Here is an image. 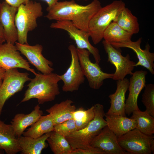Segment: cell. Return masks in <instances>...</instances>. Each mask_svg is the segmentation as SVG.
<instances>
[{
    "mask_svg": "<svg viewBox=\"0 0 154 154\" xmlns=\"http://www.w3.org/2000/svg\"><path fill=\"white\" fill-rule=\"evenodd\" d=\"M77 50L81 68L90 88L95 90L98 89L103 84L105 80L112 79L113 74L103 72L99 64L91 61L90 58L91 53L88 50L78 48Z\"/></svg>",
    "mask_w": 154,
    "mask_h": 154,
    "instance_id": "ba28073f",
    "label": "cell"
},
{
    "mask_svg": "<svg viewBox=\"0 0 154 154\" xmlns=\"http://www.w3.org/2000/svg\"><path fill=\"white\" fill-rule=\"evenodd\" d=\"M43 15L40 3L32 0L21 4L18 7L15 23L18 32V42L28 44V33L37 27V19Z\"/></svg>",
    "mask_w": 154,
    "mask_h": 154,
    "instance_id": "5b68a950",
    "label": "cell"
},
{
    "mask_svg": "<svg viewBox=\"0 0 154 154\" xmlns=\"http://www.w3.org/2000/svg\"><path fill=\"white\" fill-rule=\"evenodd\" d=\"M46 141L54 154H70L72 151L65 137L54 131L50 132Z\"/></svg>",
    "mask_w": 154,
    "mask_h": 154,
    "instance_id": "83f0119b",
    "label": "cell"
},
{
    "mask_svg": "<svg viewBox=\"0 0 154 154\" xmlns=\"http://www.w3.org/2000/svg\"><path fill=\"white\" fill-rule=\"evenodd\" d=\"M70 154H106L101 149L91 146L86 149H77L72 150Z\"/></svg>",
    "mask_w": 154,
    "mask_h": 154,
    "instance_id": "1f68e13d",
    "label": "cell"
},
{
    "mask_svg": "<svg viewBox=\"0 0 154 154\" xmlns=\"http://www.w3.org/2000/svg\"><path fill=\"white\" fill-rule=\"evenodd\" d=\"M142 95L141 101L145 106V111L154 117V84H146Z\"/></svg>",
    "mask_w": 154,
    "mask_h": 154,
    "instance_id": "f546056e",
    "label": "cell"
},
{
    "mask_svg": "<svg viewBox=\"0 0 154 154\" xmlns=\"http://www.w3.org/2000/svg\"><path fill=\"white\" fill-rule=\"evenodd\" d=\"M0 67L6 70L21 68L35 75L37 73L31 68L29 63L21 55L15 45L7 42L0 45Z\"/></svg>",
    "mask_w": 154,
    "mask_h": 154,
    "instance_id": "7c38bea8",
    "label": "cell"
},
{
    "mask_svg": "<svg viewBox=\"0 0 154 154\" xmlns=\"http://www.w3.org/2000/svg\"><path fill=\"white\" fill-rule=\"evenodd\" d=\"M116 22L123 29L132 35L139 31L137 18L125 7L118 15Z\"/></svg>",
    "mask_w": 154,
    "mask_h": 154,
    "instance_id": "d4e9b609",
    "label": "cell"
},
{
    "mask_svg": "<svg viewBox=\"0 0 154 154\" xmlns=\"http://www.w3.org/2000/svg\"><path fill=\"white\" fill-rule=\"evenodd\" d=\"M1 3L0 2V12L1 10Z\"/></svg>",
    "mask_w": 154,
    "mask_h": 154,
    "instance_id": "f35d334b",
    "label": "cell"
},
{
    "mask_svg": "<svg viewBox=\"0 0 154 154\" xmlns=\"http://www.w3.org/2000/svg\"><path fill=\"white\" fill-rule=\"evenodd\" d=\"M145 70H137L133 73L129 80V94L125 101V112L130 115L133 112L139 110L137 104L138 96L146 85Z\"/></svg>",
    "mask_w": 154,
    "mask_h": 154,
    "instance_id": "5bb4252c",
    "label": "cell"
},
{
    "mask_svg": "<svg viewBox=\"0 0 154 154\" xmlns=\"http://www.w3.org/2000/svg\"><path fill=\"white\" fill-rule=\"evenodd\" d=\"M142 38L135 41L131 40L125 42L110 44L116 48H127L132 49L136 53L138 59L135 66H141L148 69L153 75L154 74V53L150 51V46L148 43L145 46V49L141 48L140 44Z\"/></svg>",
    "mask_w": 154,
    "mask_h": 154,
    "instance_id": "9a60e30c",
    "label": "cell"
},
{
    "mask_svg": "<svg viewBox=\"0 0 154 154\" xmlns=\"http://www.w3.org/2000/svg\"><path fill=\"white\" fill-rule=\"evenodd\" d=\"M95 116L94 119L85 128L77 130L65 137L72 150L86 149L91 146L90 143L101 130L107 125L104 119L105 113L103 106L100 104L94 105Z\"/></svg>",
    "mask_w": 154,
    "mask_h": 154,
    "instance_id": "277c9868",
    "label": "cell"
},
{
    "mask_svg": "<svg viewBox=\"0 0 154 154\" xmlns=\"http://www.w3.org/2000/svg\"><path fill=\"white\" fill-rule=\"evenodd\" d=\"M35 75L27 85L28 88L21 102L36 98L39 104H43L54 100L56 96L60 93L58 84L61 80L59 75L52 72L48 74L37 73Z\"/></svg>",
    "mask_w": 154,
    "mask_h": 154,
    "instance_id": "7a4b0ae2",
    "label": "cell"
},
{
    "mask_svg": "<svg viewBox=\"0 0 154 154\" xmlns=\"http://www.w3.org/2000/svg\"><path fill=\"white\" fill-rule=\"evenodd\" d=\"M77 130L73 119L54 125V131L66 137Z\"/></svg>",
    "mask_w": 154,
    "mask_h": 154,
    "instance_id": "4dcf8cb0",
    "label": "cell"
},
{
    "mask_svg": "<svg viewBox=\"0 0 154 154\" xmlns=\"http://www.w3.org/2000/svg\"><path fill=\"white\" fill-rule=\"evenodd\" d=\"M68 49L71 55L70 64L65 72L59 76L64 84L62 91L73 92L78 90L85 78L79 62L76 48L72 44L69 46Z\"/></svg>",
    "mask_w": 154,
    "mask_h": 154,
    "instance_id": "30bf717a",
    "label": "cell"
},
{
    "mask_svg": "<svg viewBox=\"0 0 154 154\" xmlns=\"http://www.w3.org/2000/svg\"><path fill=\"white\" fill-rule=\"evenodd\" d=\"M18 7L12 6L5 1L1 3L0 21L3 27L4 38L7 42L15 44L18 41V35L15 23Z\"/></svg>",
    "mask_w": 154,
    "mask_h": 154,
    "instance_id": "2e32d148",
    "label": "cell"
},
{
    "mask_svg": "<svg viewBox=\"0 0 154 154\" xmlns=\"http://www.w3.org/2000/svg\"><path fill=\"white\" fill-rule=\"evenodd\" d=\"M54 125L50 114L42 116L26 131L24 132L23 135L24 136L37 138L53 131Z\"/></svg>",
    "mask_w": 154,
    "mask_h": 154,
    "instance_id": "cb8c5ba5",
    "label": "cell"
},
{
    "mask_svg": "<svg viewBox=\"0 0 154 154\" xmlns=\"http://www.w3.org/2000/svg\"><path fill=\"white\" fill-rule=\"evenodd\" d=\"M102 7L98 0L86 5L78 4L74 0L58 1L46 10L45 17L50 20L70 21L78 29L88 31L90 19Z\"/></svg>",
    "mask_w": 154,
    "mask_h": 154,
    "instance_id": "6da1fadb",
    "label": "cell"
},
{
    "mask_svg": "<svg viewBox=\"0 0 154 154\" xmlns=\"http://www.w3.org/2000/svg\"><path fill=\"white\" fill-rule=\"evenodd\" d=\"M15 44L17 50L42 73L48 74L53 71L54 69L51 67L53 63L45 58L42 54V45L37 44L31 46L28 44H22L17 42Z\"/></svg>",
    "mask_w": 154,
    "mask_h": 154,
    "instance_id": "4fadbf2b",
    "label": "cell"
},
{
    "mask_svg": "<svg viewBox=\"0 0 154 154\" xmlns=\"http://www.w3.org/2000/svg\"><path fill=\"white\" fill-rule=\"evenodd\" d=\"M154 137L145 134L136 128L117 138L121 148L129 154L154 153Z\"/></svg>",
    "mask_w": 154,
    "mask_h": 154,
    "instance_id": "8992f818",
    "label": "cell"
},
{
    "mask_svg": "<svg viewBox=\"0 0 154 154\" xmlns=\"http://www.w3.org/2000/svg\"><path fill=\"white\" fill-rule=\"evenodd\" d=\"M116 83L117 87L115 92L109 96L111 106L105 114L126 116L125 112V96L128 88L129 80L125 78L122 80H117Z\"/></svg>",
    "mask_w": 154,
    "mask_h": 154,
    "instance_id": "ac0fdd59",
    "label": "cell"
},
{
    "mask_svg": "<svg viewBox=\"0 0 154 154\" xmlns=\"http://www.w3.org/2000/svg\"><path fill=\"white\" fill-rule=\"evenodd\" d=\"M29 75L27 72H19L17 68L6 70L0 88V117L7 100L21 91L25 82L30 81Z\"/></svg>",
    "mask_w": 154,
    "mask_h": 154,
    "instance_id": "52a82bcc",
    "label": "cell"
},
{
    "mask_svg": "<svg viewBox=\"0 0 154 154\" xmlns=\"http://www.w3.org/2000/svg\"><path fill=\"white\" fill-rule=\"evenodd\" d=\"M50 135V132L48 133L37 138L22 135L17 137L21 154H41L47 146L46 141Z\"/></svg>",
    "mask_w": 154,
    "mask_h": 154,
    "instance_id": "7402d4cb",
    "label": "cell"
},
{
    "mask_svg": "<svg viewBox=\"0 0 154 154\" xmlns=\"http://www.w3.org/2000/svg\"><path fill=\"white\" fill-rule=\"evenodd\" d=\"M0 149L7 154H16L21 151L11 124H6L0 119Z\"/></svg>",
    "mask_w": 154,
    "mask_h": 154,
    "instance_id": "ffe728a7",
    "label": "cell"
},
{
    "mask_svg": "<svg viewBox=\"0 0 154 154\" xmlns=\"http://www.w3.org/2000/svg\"><path fill=\"white\" fill-rule=\"evenodd\" d=\"M117 138L106 126L94 137L90 145L101 149L106 154H129L120 147Z\"/></svg>",
    "mask_w": 154,
    "mask_h": 154,
    "instance_id": "e0dca14e",
    "label": "cell"
},
{
    "mask_svg": "<svg viewBox=\"0 0 154 154\" xmlns=\"http://www.w3.org/2000/svg\"><path fill=\"white\" fill-rule=\"evenodd\" d=\"M73 102L67 99L54 104L46 111L51 116L54 125L73 119V114L76 107L72 104Z\"/></svg>",
    "mask_w": 154,
    "mask_h": 154,
    "instance_id": "603a6c76",
    "label": "cell"
},
{
    "mask_svg": "<svg viewBox=\"0 0 154 154\" xmlns=\"http://www.w3.org/2000/svg\"><path fill=\"white\" fill-rule=\"evenodd\" d=\"M94 116L93 106L86 110L82 107L76 110L73 114V119L77 130L86 127L94 119Z\"/></svg>",
    "mask_w": 154,
    "mask_h": 154,
    "instance_id": "f1b7e54d",
    "label": "cell"
},
{
    "mask_svg": "<svg viewBox=\"0 0 154 154\" xmlns=\"http://www.w3.org/2000/svg\"><path fill=\"white\" fill-rule=\"evenodd\" d=\"M102 44L108 55V62L113 64L116 68L112 79L117 81L122 80L128 74L131 75L136 63L130 60L129 54L123 56L119 48H115L104 40Z\"/></svg>",
    "mask_w": 154,
    "mask_h": 154,
    "instance_id": "8fae6325",
    "label": "cell"
},
{
    "mask_svg": "<svg viewBox=\"0 0 154 154\" xmlns=\"http://www.w3.org/2000/svg\"><path fill=\"white\" fill-rule=\"evenodd\" d=\"M5 41L4 38H0V45L2 44Z\"/></svg>",
    "mask_w": 154,
    "mask_h": 154,
    "instance_id": "8d00e7d4",
    "label": "cell"
},
{
    "mask_svg": "<svg viewBox=\"0 0 154 154\" xmlns=\"http://www.w3.org/2000/svg\"><path fill=\"white\" fill-rule=\"evenodd\" d=\"M131 117L136 122V128L142 133L148 135L154 133V118L145 111L140 110L134 111Z\"/></svg>",
    "mask_w": 154,
    "mask_h": 154,
    "instance_id": "4316f807",
    "label": "cell"
},
{
    "mask_svg": "<svg viewBox=\"0 0 154 154\" xmlns=\"http://www.w3.org/2000/svg\"><path fill=\"white\" fill-rule=\"evenodd\" d=\"M0 38H4V30L0 21ZM5 39V38H4Z\"/></svg>",
    "mask_w": 154,
    "mask_h": 154,
    "instance_id": "e575fe53",
    "label": "cell"
},
{
    "mask_svg": "<svg viewBox=\"0 0 154 154\" xmlns=\"http://www.w3.org/2000/svg\"><path fill=\"white\" fill-rule=\"evenodd\" d=\"M132 36L121 28L116 22H113L104 31L103 38L110 44L119 43L131 40Z\"/></svg>",
    "mask_w": 154,
    "mask_h": 154,
    "instance_id": "484cf974",
    "label": "cell"
},
{
    "mask_svg": "<svg viewBox=\"0 0 154 154\" xmlns=\"http://www.w3.org/2000/svg\"><path fill=\"white\" fill-rule=\"evenodd\" d=\"M43 114V112L38 105H37L29 114H16L11 122L16 137L21 136L26 128L34 123Z\"/></svg>",
    "mask_w": 154,
    "mask_h": 154,
    "instance_id": "d6986e66",
    "label": "cell"
},
{
    "mask_svg": "<svg viewBox=\"0 0 154 154\" xmlns=\"http://www.w3.org/2000/svg\"><path fill=\"white\" fill-rule=\"evenodd\" d=\"M6 71V70L2 68H0V78L3 79Z\"/></svg>",
    "mask_w": 154,
    "mask_h": 154,
    "instance_id": "d590c367",
    "label": "cell"
},
{
    "mask_svg": "<svg viewBox=\"0 0 154 154\" xmlns=\"http://www.w3.org/2000/svg\"><path fill=\"white\" fill-rule=\"evenodd\" d=\"M32 0H26V2ZM45 2L48 5L46 10H48L55 5L60 0H42Z\"/></svg>",
    "mask_w": 154,
    "mask_h": 154,
    "instance_id": "836d02e7",
    "label": "cell"
},
{
    "mask_svg": "<svg viewBox=\"0 0 154 154\" xmlns=\"http://www.w3.org/2000/svg\"><path fill=\"white\" fill-rule=\"evenodd\" d=\"M125 7L122 0L114 1L102 7L94 15L89 22L88 32L94 44L102 40L106 29L112 22H116L118 15Z\"/></svg>",
    "mask_w": 154,
    "mask_h": 154,
    "instance_id": "3957f363",
    "label": "cell"
},
{
    "mask_svg": "<svg viewBox=\"0 0 154 154\" xmlns=\"http://www.w3.org/2000/svg\"></svg>",
    "mask_w": 154,
    "mask_h": 154,
    "instance_id": "b9f144b4",
    "label": "cell"
},
{
    "mask_svg": "<svg viewBox=\"0 0 154 154\" xmlns=\"http://www.w3.org/2000/svg\"><path fill=\"white\" fill-rule=\"evenodd\" d=\"M50 27L52 29H62L67 32L70 38L74 41L77 48L87 50L93 56L95 63H99L101 59L99 50L90 43L89 39L90 37L88 31L78 29L71 21H56L52 23Z\"/></svg>",
    "mask_w": 154,
    "mask_h": 154,
    "instance_id": "9c48e42d",
    "label": "cell"
},
{
    "mask_svg": "<svg viewBox=\"0 0 154 154\" xmlns=\"http://www.w3.org/2000/svg\"><path fill=\"white\" fill-rule=\"evenodd\" d=\"M78 0V1H80V0H84V1H87L88 0Z\"/></svg>",
    "mask_w": 154,
    "mask_h": 154,
    "instance_id": "ab89813d",
    "label": "cell"
},
{
    "mask_svg": "<svg viewBox=\"0 0 154 154\" xmlns=\"http://www.w3.org/2000/svg\"><path fill=\"white\" fill-rule=\"evenodd\" d=\"M10 5L18 7L21 5L26 2V0H5Z\"/></svg>",
    "mask_w": 154,
    "mask_h": 154,
    "instance_id": "d6a6232c",
    "label": "cell"
},
{
    "mask_svg": "<svg viewBox=\"0 0 154 154\" xmlns=\"http://www.w3.org/2000/svg\"><path fill=\"white\" fill-rule=\"evenodd\" d=\"M1 151H0V154H1Z\"/></svg>",
    "mask_w": 154,
    "mask_h": 154,
    "instance_id": "60d3db41",
    "label": "cell"
},
{
    "mask_svg": "<svg viewBox=\"0 0 154 154\" xmlns=\"http://www.w3.org/2000/svg\"><path fill=\"white\" fill-rule=\"evenodd\" d=\"M3 82V79L1 78H0V88Z\"/></svg>",
    "mask_w": 154,
    "mask_h": 154,
    "instance_id": "74e56055",
    "label": "cell"
},
{
    "mask_svg": "<svg viewBox=\"0 0 154 154\" xmlns=\"http://www.w3.org/2000/svg\"><path fill=\"white\" fill-rule=\"evenodd\" d=\"M107 126L117 136L120 137L136 127V121L133 119L118 115L105 114Z\"/></svg>",
    "mask_w": 154,
    "mask_h": 154,
    "instance_id": "44dd1931",
    "label": "cell"
}]
</instances>
